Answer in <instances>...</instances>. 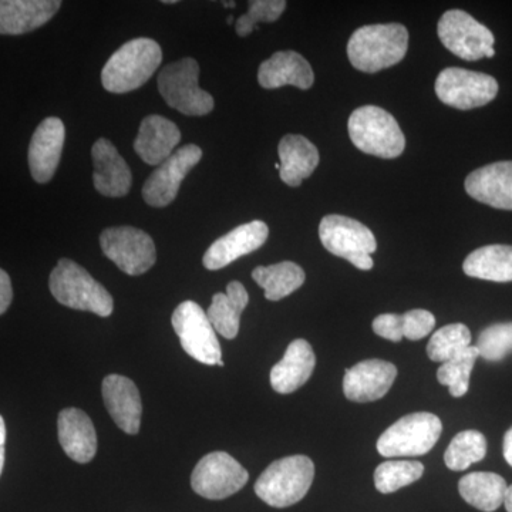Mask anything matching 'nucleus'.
Instances as JSON below:
<instances>
[{
	"instance_id": "nucleus-1",
	"label": "nucleus",
	"mask_w": 512,
	"mask_h": 512,
	"mask_svg": "<svg viewBox=\"0 0 512 512\" xmlns=\"http://www.w3.org/2000/svg\"><path fill=\"white\" fill-rule=\"evenodd\" d=\"M409 49V32L399 23L370 25L357 29L348 43V56L355 69L377 73L402 62Z\"/></svg>"
},
{
	"instance_id": "nucleus-2",
	"label": "nucleus",
	"mask_w": 512,
	"mask_h": 512,
	"mask_svg": "<svg viewBox=\"0 0 512 512\" xmlns=\"http://www.w3.org/2000/svg\"><path fill=\"white\" fill-rule=\"evenodd\" d=\"M163 60L156 40L138 37L130 40L110 57L101 72V83L107 92L130 93L140 89L153 77Z\"/></svg>"
},
{
	"instance_id": "nucleus-3",
	"label": "nucleus",
	"mask_w": 512,
	"mask_h": 512,
	"mask_svg": "<svg viewBox=\"0 0 512 512\" xmlns=\"http://www.w3.org/2000/svg\"><path fill=\"white\" fill-rule=\"evenodd\" d=\"M50 292L57 302L76 311L92 312L107 318L114 311L113 296L83 266L60 259L50 275Z\"/></svg>"
},
{
	"instance_id": "nucleus-4",
	"label": "nucleus",
	"mask_w": 512,
	"mask_h": 512,
	"mask_svg": "<svg viewBox=\"0 0 512 512\" xmlns=\"http://www.w3.org/2000/svg\"><path fill=\"white\" fill-rule=\"evenodd\" d=\"M315 478V464L306 456L276 460L255 483V493L274 508H286L303 500Z\"/></svg>"
},
{
	"instance_id": "nucleus-5",
	"label": "nucleus",
	"mask_w": 512,
	"mask_h": 512,
	"mask_svg": "<svg viewBox=\"0 0 512 512\" xmlns=\"http://www.w3.org/2000/svg\"><path fill=\"white\" fill-rule=\"evenodd\" d=\"M350 140L363 153L380 158H397L406 148V137L396 119L377 106L353 111L348 123Z\"/></svg>"
},
{
	"instance_id": "nucleus-6",
	"label": "nucleus",
	"mask_w": 512,
	"mask_h": 512,
	"mask_svg": "<svg viewBox=\"0 0 512 512\" xmlns=\"http://www.w3.org/2000/svg\"><path fill=\"white\" fill-rule=\"evenodd\" d=\"M200 64L192 57L168 64L158 74V90L168 106L185 116H207L214 109L210 93L198 86Z\"/></svg>"
},
{
	"instance_id": "nucleus-7",
	"label": "nucleus",
	"mask_w": 512,
	"mask_h": 512,
	"mask_svg": "<svg viewBox=\"0 0 512 512\" xmlns=\"http://www.w3.org/2000/svg\"><path fill=\"white\" fill-rule=\"evenodd\" d=\"M319 238L330 254L346 259L360 271H370L375 265L376 238L362 222L345 215H326L319 225Z\"/></svg>"
},
{
	"instance_id": "nucleus-8",
	"label": "nucleus",
	"mask_w": 512,
	"mask_h": 512,
	"mask_svg": "<svg viewBox=\"0 0 512 512\" xmlns=\"http://www.w3.org/2000/svg\"><path fill=\"white\" fill-rule=\"evenodd\" d=\"M443 423L433 413H412L392 424L377 440L380 456L419 457L436 446Z\"/></svg>"
},
{
	"instance_id": "nucleus-9",
	"label": "nucleus",
	"mask_w": 512,
	"mask_h": 512,
	"mask_svg": "<svg viewBox=\"0 0 512 512\" xmlns=\"http://www.w3.org/2000/svg\"><path fill=\"white\" fill-rule=\"evenodd\" d=\"M437 33L444 47L460 59L476 62L495 56L493 32L464 10L453 9L444 13Z\"/></svg>"
},
{
	"instance_id": "nucleus-10",
	"label": "nucleus",
	"mask_w": 512,
	"mask_h": 512,
	"mask_svg": "<svg viewBox=\"0 0 512 512\" xmlns=\"http://www.w3.org/2000/svg\"><path fill=\"white\" fill-rule=\"evenodd\" d=\"M100 245L104 255L127 275L146 274L157 261L156 244L153 238L138 228L104 229L100 235Z\"/></svg>"
},
{
	"instance_id": "nucleus-11",
	"label": "nucleus",
	"mask_w": 512,
	"mask_h": 512,
	"mask_svg": "<svg viewBox=\"0 0 512 512\" xmlns=\"http://www.w3.org/2000/svg\"><path fill=\"white\" fill-rule=\"evenodd\" d=\"M175 333L185 352L204 365L214 366L222 360L221 345L207 313L198 303L185 301L171 318Z\"/></svg>"
},
{
	"instance_id": "nucleus-12",
	"label": "nucleus",
	"mask_w": 512,
	"mask_h": 512,
	"mask_svg": "<svg viewBox=\"0 0 512 512\" xmlns=\"http://www.w3.org/2000/svg\"><path fill=\"white\" fill-rule=\"evenodd\" d=\"M434 90L440 101L447 106L458 110H473L495 99L498 83L490 74L448 67L437 77Z\"/></svg>"
},
{
	"instance_id": "nucleus-13",
	"label": "nucleus",
	"mask_w": 512,
	"mask_h": 512,
	"mask_svg": "<svg viewBox=\"0 0 512 512\" xmlns=\"http://www.w3.org/2000/svg\"><path fill=\"white\" fill-rule=\"evenodd\" d=\"M249 474L234 457L214 451L201 458L191 474V487L207 500H225L248 483Z\"/></svg>"
},
{
	"instance_id": "nucleus-14",
	"label": "nucleus",
	"mask_w": 512,
	"mask_h": 512,
	"mask_svg": "<svg viewBox=\"0 0 512 512\" xmlns=\"http://www.w3.org/2000/svg\"><path fill=\"white\" fill-rule=\"evenodd\" d=\"M202 150L195 144L178 148L173 156L158 165L143 185V198L151 207L163 208L177 198L181 183L192 168L200 163Z\"/></svg>"
},
{
	"instance_id": "nucleus-15",
	"label": "nucleus",
	"mask_w": 512,
	"mask_h": 512,
	"mask_svg": "<svg viewBox=\"0 0 512 512\" xmlns=\"http://www.w3.org/2000/svg\"><path fill=\"white\" fill-rule=\"evenodd\" d=\"M397 367L386 360L369 359L346 370L343 393L356 403H370L382 399L392 389Z\"/></svg>"
},
{
	"instance_id": "nucleus-16",
	"label": "nucleus",
	"mask_w": 512,
	"mask_h": 512,
	"mask_svg": "<svg viewBox=\"0 0 512 512\" xmlns=\"http://www.w3.org/2000/svg\"><path fill=\"white\" fill-rule=\"evenodd\" d=\"M269 228L265 222L252 221L232 229L224 237L218 238L202 258L208 271H218L231 265L241 256L251 254L262 247L268 239Z\"/></svg>"
},
{
	"instance_id": "nucleus-17",
	"label": "nucleus",
	"mask_w": 512,
	"mask_h": 512,
	"mask_svg": "<svg viewBox=\"0 0 512 512\" xmlns=\"http://www.w3.org/2000/svg\"><path fill=\"white\" fill-rule=\"evenodd\" d=\"M66 128L57 117H47L36 128L29 146L30 174L36 183L52 180L62 158Z\"/></svg>"
},
{
	"instance_id": "nucleus-18",
	"label": "nucleus",
	"mask_w": 512,
	"mask_h": 512,
	"mask_svg": "<svg viewBox=\"0 0 512 512\" xmlns=\"http://www.w3.org/2000/svg\"><path fill=\"white\" fill-rule=\"evenodd\" d=\"M93 184L104 197L120 198L130 192L133 175L119 150L107 138H99L92 148Z\"/></svg>"
},
{
	"instance_id": "nucleus-19",
	"label": "nucleus",
	"mask_w": 512,
	"mask_h": 512,
	"mask_svg": "<svg viewBox=\"0 0 512 512\" xmlns=\"http://www.w3.org/2000/svg\"><path fill=\"white\" fill-rule=\"evenodd\" d=\"M471 198L497 210H512V161L488 164L466 178Z\"/></svg>"
},
{
	"instance_id": "nucleus-20",
	"label": "nucleus",
	"mask_w": 512,
	"mask_h": 512,
	"mask_svg": "<svg viewBox=\"0 0 512 512\" xmlns=\"http://www.w3.org/2000/svg\"><path fill=\"white\" fill-rule=\"evenodd\" d=\"M103 399L111 419L127 434L140 431L143 403L136 383L128 377L110 375L103 380Z\"/></svg>"
},
{
	"instance_id": "nucleus-21",
	"label": "nucleus",
	"mask_w": 512,
	"mask_h": 512,
	"mask_svg": "<svg viewBox=\"0 0 512 512\" xmlns=\"http://www.w3.org/2000/svg\"><path fill=\"white\" fill-rule=\"evenodd\" d=\"M181 143V131L177 124L163 116H148L141 121L134 150L148 165H160L173 156Z\"/></svg>"
},
{
	"instance_id": "nucleus-22",
	"label": "nucleus",
	"mask_w": 512,
	"mask_h": 512,
	"mask_svg": "<svg viewBox=\"0 0 512 512\" xmlns=\"http://www.w3.org/2000/svg\"><path fill=\"white\" fill-rule=\"evenodd\" d=\"M60 446L67 457L79 464L90 463L97 453V434L93 421L83 410L64 409L57 419Z\"/></svg>"
},
{
	"instance_id": "nucleus-23",
	"label": "nucleus",
	"mask_w": 512,
	"mask_h": 512,
	"mask_svg": "<svg viewBox=\"0 0 512 512\" xmlns=\"http://www.w3.org/2000/svg\"><path fill=\"white\" fill-rule=\"evenodd\" d=\"M59 0H0V35H25L59 12Z\"/></svg>"
},
{
	"instance_id": "nucleus-24",
	"label": "nucleus",
	"mask_w": 512,
	"mask_h": 512,
	"mask_svg": "<svg viewBox=\"0 0 512 512\" xmlns=\"http://www.w3.org/2000/svg\"><path fill=\"white\" fill-rule=\"evenodd\" d=\"M258 82L264 89L274 90L284 86H295L309 90L315 82L311 64L299 53L286 50L275 53L259 66Z\"/></svg>"
},
{
	"instance_id": "nucleus-25",
	"label": "nucleus",
	"mask_w": 512,
	"mask_h": 512,
	"mask_svg": "<svg viewBox=\"0 0 512 512\" xmlns=\"http://www.w3.org/2000/svg\"><path fill=\"white\" fill-rule=\"evenodd\" d=\"M316 356L311 343L305 339L293 340L281 362L271 370V386L276 393L291 394L311 379Z\"/></svg>"
},
{
	"instance_id": "nucleus-26",
	"label": "nucleus",
	"mask_w": 512,
	"mask_h": 512,
	"mask_svg": "<svg viewBox=\"0 0 512 512\" xmlns=\"http://www.w3.org/2000/svg\"><path fill=\"white\" fill-rule=\"evenodd\" d=\"M278 153L281 160L279 174L289 187H299L303 180L311 177L320 161L318 148L299 134H288L282 138Z\"/></svg>"
},
{
	"instance_id": "nucleus-27",
	"label": "nucleus",
	"mask_w": 512,
	"mask_h": 512,
	"mask_svg": "<svg viewBox=\"0 0 512 512\" xmlns=\"http://www.w3.org/2000/svg\"><path fill=\"white\" fill-rule=\"evenodd\" d=\"M249 303L245 286L238 281L229 282L227 293H215L207 316L212 328L225 339L237 338L241 315Z\"/></svg>"
},
{
	"instance_id": "nucleus-28",
	"label": "nucleus",
	"mask_w": 512,
	"mask_h": 512,
	"mask_svg": "<svg viewBox=\"0 0 512 512\" xmlns=\"http://www.w3.org/2000/svg\"><path fill=\"white\" fill-rule=\"evenodd\" d=\"M464 274L491 282H512V247L487 245L467 256Z\"/></svg>"
},
{
	"instance_id": "nucleus-29",
	"label": "nucleus",
	"mask_w": 512,
	"mask_h": 512,
	"mask_svg": "<svg viewBox=\"0 0 512 512\" xmlns=\"http://www.w3.org/2000/svg\"><path fill=\"white\" fill-rule=\"evenodd\" d=\"M507 488V481L495 473L467 474L458 483L463 500L484 512L497 511L504 504Z\"/></svg>"
},
{
	"instance_id": "nucleus-30",
	"label": "nucleus",
	"mask_w": 512,
	"mask_h": 512,
	"mask_svg": "<svg viewBox=\"0 0 512 512\" xmlns=\"http://www.w3.org/2000/svg\"><path fill=\"white\" fill-rule=\"evenodd\" d=\"M252 279L265 291L268 301L276 302L298 291L305 284V271L295 262H279L271 266H258Z\"/></svg>"
},
{
	"instance_id": "nucleus-31",
	"label": "nucleus",
	"mask_w": 512,
	"mask_h": 512,
	"mask_svg": "<svg viewBox=\"0 0 512 512\" xmlns=\"http://www.w3.org/2000/svg\"><path fill=\"white\" fill-rule=\"evenodd\" d=\"M487 454V440L477 430L458 433L448 444L444 453V463L453 471H464L474 463L483 460Z\"/></svg>"
},
{
	"instance_id": "nucleus-32",
	"label": "nucleus",
	"mask_w": 512,
	"mask_h": 512,
	"mask_svg": "<svg viewBox=\"0 0 512 512\" xmlns=\"http://www.w3.org/2000/svg\"><path fill=\"white\" fill-rule=\"evenodd\" d=\"M471 346V332L463 323H453L437 330L427 345V355L433 362L443 363L463 353Z\"/></svg>"
},
{
	"instance_id": "nucleus-33",
	"label": "nucleus",
	"mask_w": 512,
	"mask_h": 512,
	"mask_svg": "<svg viewBox=\"0 0 512 512\" xmlns=\"http://www.w3.org/2000/svg\"><path fill=\"white\" fill-rule=\"evenodd\" d=\"M424 474L419 461L392 460L380 464L375 471V485L382 494H392L400 488L416 483Z\"/></svg>"
},
{
	"instance_id": "nucleus-34",
	"label": "nucleus",
	"mask_w": 512,
	"mask_h": 512,
	"mask_svg": "<svg viewBox=\"0 0 512 512\" xmlns=\"http://www.w3.org/2000/svg\"><path fill=\"white\" fill-rule=\"evenodd\" d=\"M478 350L476 346H470L463 353L448 360L440 366L437 372V380L443 386H447L453 397H463L470 389V376L476 365Z\"/></svg>"
},
{
	"instance_id": "nucleus-35",
	"label": "nucleus",
	"mask_w": 512,
	"mask_h": 512,
	"mask_svg": "<svg viewBox=\"0 0 512 512\" xmlns=\"http://www.w3.org/2000/svg\"><path fill=\"white\" fill-rule=\"evenodd\" d=\"M478 355L488 362H500L512 353V322L495 323L478 336Z\"/></svg>"
},
{
	"instance_id": "nucleus-36",
	"label": "nucleus",
	"mask_w": 512,
	"mask_h": 512,
	"mask_svg": "<svg viewBox=\"0 0 512 512\" xmlns=\"http://www.w3.org/2000/svg\"><path fill=\"white\" fill-rule=\"evenodd\" d=\"M285 9L284 0H252L249 2L248 12L238 18L235 23L237 35L241 37L251 35L258 23L276 22Z\"/></svg>"
},
{
	"instance_id": "nucleus-37",
	"label": "nucleus",
	"mask_w": 512,
	"mask_h": 512,
	"mask_svg": "<svg viewBox=\"0 0 512 512\" xmlns=\"http://www.w3.org/2000/svg\"><path fill=\"white\" fill-rule=\"evenodd\" d=\"M403 336L409 340H421L429 336L436 326L433 313L424 309H413L402 315Z\"/></svg>"
},
{
	"instance_id": "nucleus-38",
	"label": "nucleus",
	"mask_w": 512,
	"mask_h": 512,
	"mask_svg": "<svg viewBox=\"0 0 512 512\" xmlns=\"http://www.w3.org/2000/svg\"><path fill=\"white\" fill-rule=\"evenodd\" d=\"M373 332L380 338L392 340V342H402L403 336V318L396 313H383L373 320Z\"/></svg>"
},
{
	"instance_id": "nucleus-39",
	"label": "nucleus",
	"mask_w": 512,
	"mask_h": 512,
	"mask_svg": "<svg viewBox=\"0 0 512 512\" xmlns=\"http://www.w3.org/2000/svg\"><path fill=\"white\" fill-rule=\"evenodd\" d=\"M12 299V282H10L9 275L0 269V315L8 311Z\"/></svg>"
},
{
	"instance_id": "nucleus-40",
	"label": "nucleus",
	"mask_w": 512,
	"mask_h": 512,
	"mask_svg": "<svg viewBox=\"0 0 512 512\" xmlns=\"http://www.w3.org/2000/svg\"><path fill=\"white\" fill-rule=\"evenodd\" d=\"M6 424L3 417L0 416V476H2L3 466H5L6 450Z\"/></svg>"
},
{
	"instance_id": "nucleus-41",
	"label": "nucleus",
	"mask_w": 512,
	"mask_h": 512,
	"mask_svg": "<svg viewBox=\"0 0 512 512\" xmlns=\"http://www.w3.org/2000/svg\"><path fill=\"white\" fill-rule=\"evenodd\" d=\"M503 451L505 461L512 467V427L505 433Z\"/></svg>"
},
{
	"instance_id": "nucleus-42",
	"label": "nucleus",
	"mask_w": 512,
	"mask_h": 512,
	"mask_svg": "<svg viewBox=\"0 0 512 512\" xmlns=\"http://www.w3.org/2000/svg\"><path fill=\"white\" fill-rule=\"evenodd\" d=\"M504 505L507 512H512V485H508L507 493H505Z\"/></svg>"
},
{
	"instance_id": "nucleus-43",
	"label": "nucleus",
	"mask_w": 512,
	"mask_h": 512,
	"mask_svg": "<svg viewBox=\"0 0 512 512\" xmlns=\"http://www.w3.org/2000/svg\"><path fill=\"white\" fill-rule=\"evenodd\" d=\"M164 3H167V5H174V3H177V2H175V0H165Z\"/></svg>"
},
{
	"instance_id": "nucleus-44",
	"label": "nucleus",
	"mask_w": 512,
	"mask_h": 512,
	"mask_svg": "<svg viewBox=\"0 0 512 512\" xmlns=\"http://www.w3.org/2000/svg\"><path fill=\"white\" fill-rule=\"evenodd\" d=\"M217 366L224 367V366H225V363H224V362H222V360H221V362H218V365H217Z\"/></svg>"
}]
</instances>
